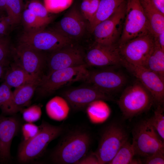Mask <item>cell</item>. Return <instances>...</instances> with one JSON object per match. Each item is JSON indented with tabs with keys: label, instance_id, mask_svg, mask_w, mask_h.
Returning a JSON list of instances; mask_svg holds the SVG:
<instances>
[{
	"label": "cell",
	"instance_id": "cell-1",
	"mask_svg": "<svg viewBox=\"0 0 164 164\" xmlns=\"http://www.w3.org/2000/svg\"><path fill=\"white\" fill-rule=\"evenodd\" d=\"M91 140L90 134L86 131H70L60 140L51 153V159L56 163L76 164L88 153Z\"/></svg>",
	"mask_w": 164,
	"mask_h": 164
},
{
	"label": "cell",
	"instance_id": "cell-2",
	"mask_svg": "<svg viewBox=\"0 0 164 164\" xmlns=\"http://www.w3.org/2000/svg\"><path fill=\"white\" fill-rule=\"evenodd\" d=\"M38 133L32 138L21 142L19 148L17 158L21 163L30 162L41 156L53 140L63 134L62 125H54L42 121Z\"/></svg>",
	"mask_w": 164,
	"mask_h": 164
},
{
	"label": "cell",
	"instance_id": "cell-3",
	"mask_svg": "<svg viewBox=\"0 0 164 164\" xmlns=\"http://www.w3.org/2000/svg\"><path fill=\"white\" fill-rule=\"evenodd\" d=\"M87 65L54 70L42 77L36 89L38 94L44 97L74 82L86 81L90 73Z\"/></svg>",
	"mask_w": 164,
	"mask_h": 164
},
{
	"label": "cell",
	"instance_id": "cell-4",
	"mask_svg": "<svg viewBox=\"0 0 164 164\" xmlns=\"http://www.w3.org/2000/svg\"><path fill=\"white\" fill-rule=\"evenodd\" d=\"M149 33H151L150 25L141 0H128L118 45Z\"/></svg>",
	"mask_w": 164,
	"mask_h": 164
},
{
	"label": "cell",
	"instance_id": "cell-5",
	"mask_svg": "<svg viewBox=\"0 0 164 164\" xmlns=\"http://www.w3.org/2000/svg\"><path fill=\"white\" fill-rule=\"evenodd\" d=\"M154 103L150 93L138 80L124 91L118 101L123 116L128 118L148 110Z\"/></svg>",
	"mask_w": 164,
	"mask_h": 164
},
{
	"label": "cell",
	"instance_id": "cell-6",
	"mask_svg": "<svg viewBox=\"0 0 164 164\" xmlns=\"http://www.w3.org/2000/svg\"><path fill=\"white\" fill-rule=\"evenodd\" d=\"M132 135V144L135 156L144 158L157 153H164V141L148 119L137 124Z\"/></svg>",
	"mask_w": 164,
	"mask_h": 164
},
{
	"label": "cell",
	"instance_id": "cell-7",
	"mask_svg": "<svg viewBox=\"0 0 164 164\" xmlns=\"http://www.w3.org/2000/svg\"><path fill=\"white\" fill-rule=\"evenodd\" d=\"M128 134L121 125L113 122L108 125L101 134L94 153L100 164H109L121 147L128 141Z\"/></svg>",
	"mask_w": 164,
	"mask_h": 164
},
{
	"label": "cell",
	"instance_id": "cell-8",
	"mask_svg": "<svg viewBox=\"0 0 164 164\" xmlns=\"http://www.w3.org/2000/svg\"><path fill=\"white\" fill-rule=\"evenodd\" d=\"M73 42L53 29L48 30L44 29L30 32H23L19 38V43L39 51L50 53Z\"/></svg>",
	"mask_w": 164,
	"mask_h": 164
},
{
	"label": "cell",
	"instance_id": "cell-9",
	"mask_svg": "<svg viewBox=\"0 0 164 164\" xmlns=\"http://www.w3.org/2000/svg\"><path fill=\"white\" fill-rule=\"evenodd\" d=\"M126 2L124 1L108 18L97 24L92 32L95 43L104 45L118 44L124 19Z\"/></svg>",
	"mask_w": 164,
	"mask_h": 164
},
{
	"label": "cell",
	"instance_id": "cell-10",
	"mask_svg": "<svg viewBox=\"0 0 164 164\" xmlns=\"http://www.w3.org/2000/svg\"><path fill=\"white\" fill-rule=\"evenodd\" d=\"M154 46V37L151 33L133 39L118 46L123 59L133 64L144 66Z\"/></svg>",
	"mask_w": 164,
	"mask_h": 164
},
{
	"label": "cell",
	"instance_id": "cell-11",
	"mask_svg": "<svg viewBox=\"0 0 164 164\" xmlns=\"http://www.w3.org/2000/svg\"><path fill=\"white\" fill-rule=\"evenodd\" d=\"M121 65L133 75L149 91L154 102L161 106L164 101V80L145 67L129 63L122 58Z\"/></svg>",
	"mask_w": 164,
	"mask_h": 164
},
{
	"label": "cell",
	"instance_id": "cell-12",
	"mask_svg": "<svg viewBox=\"0 0 164 164\" xmlns=\"http://www.w3.org/2000/svg\"><path fill=\"white\" fill-rule=\"evenodd\" d=\"M82 48L73 42L50 53L48 59L49 73L86 64Z\"/></svg>",
	"mask_w": 164,
	"mask_h": 164
},
{
	"label": "cell",
	"instance_id": "cell-13",
	"mask_svg": "<svg viewBox=\"0 0 164 164\" xmlns=\"http://www.w3.org/2000/svg\"><path fill=\"white\" fill-rule=\"evenodd\" d=\"M82 86L67 89L62 96L75 111L80 110L87 107L91 102L97 100L112 101L111 95L106 94L92 85Z\"/></svg>",
	"mask_w": 164,
	"mask_h": 164
},
{
	"label": "cell",
	"instance_id": "cell-14",
	"mask_svg": "<svg viewBox=\"0 0 164 164\" xmlns=\"http://www.w3.org/2000/svg\"><path fill=\"white\" fill-rule=\"evenodd\" d=\"M15 52V62L31 76L41 78L46 60L44 52L21 43H19Z\"/></svg>",
	"mask_w": 164,
	"mask_h": 164
},
{
	"label": "cell",
	"instance_id": "cell-15",
	"mask_svg": "<svg viewBox=\"0 0 164 164\" xmlns=\"http://www.w3.org/2000/svg\"><path fill=\"white\" fill-rule=\"evenodd\" d=\"M88 26V22L80 11L73 7L66 13L53 29L73 42L84 35Z\"/></svg>",
	"mask_w": 164,
	"mask_h": 164
},
{
	"label": "cell",
	"instance_id": "cell-16",
	"mask_svg": "<svg viewBox=\"0 0 164 164\" xmlns=\"http://www.w3.org/2000/svg\"><path fill=\"white\" fill-rule=\"evenodd\" d=\"M122 57L118 44L104 45L95 43L85 53L86 64L98 67L121 64Z\"/></svg>",
	"mask_w": 164,
	"mask_h": 164
},
{
	"label": "cell",
	"instance_id": "cell-17",
	"mask_svg": "<svg viewBox=\"0 0 164 164\" xmlns=\"http://www.w3.org/2000/svg\"><path fill=\"white\" fill-rule=\"evenodd\" d=\"M108 94H111L123 87L126 82L125 76L121 73L111 70L90 71L85 81Z\"/></svg>",
	"mask_w": 164,
	"mask_h": 164
},
{
	"label": "cell",
	"instance_id": "cell-18",
	"mask_svg": "<svg viewBox=\"0 0 164 164\" xmlns=\"http://www.w3.org/2000/svg\"><path fill=\"white\" fill-rule=\"evenodd\" d=\"M21 123L18 117L0 114L1 163L9 162L11 159L10 148L13 138L19 131Z\"/></svg>",
	"mask_w": 164,
	"mask_h": 164
},
{
	"label": "cell",
	"instance_id": "cell-19",
	"mask_svg": "<svg viewBox=\"0 0 164 164\" xmlns=\"http://www.w3.org/2000/svg\"><path fill=\"white\" fill-rule=\"evenodd\" d=\"M40 79L29 81L15 88L13 92L14 102L19 111H21L24 107L29 106Z\"/></svg>",
	"mask_w": 164,
	"mask_h": 164
},
{
	"label": "cell",
	"instance_id": "cell-20",
	"mask_svg": "<svg viewBox=\"0 0 164 164\" xmlns=\"http://www.w3.org/2000/svg\"><path fill=\"white\" fill-rule=\"evenodd\" d=\"M141 2L149 22L151 33L154 36H156L164 31V14L155 6L151 0L147 2L141 1Z\"/></svg>",
	"mask_w": 164,
	"mask_h": 164
},
{
	"label": "cell",
	"instance_id": "cell-21",
	"mask_svg": "<svg viewBox=\"0 0 164 164\" xmlns=\"http://www.w3.org/2000/svg\"><path fill=\"white\" fill-rule=\"evenodd\" d=\"M124 1V0H100L95 14L88 24V29L92 33L95 26L112 15Z\"/></svg>",
	"mask_w": 164,
	"mask_h": 164
},
{
	"label": "cell",
	"instance_id": "cell-22",
	"mask_svg": "<svg viewBox=\"0 0 164 164\" xmlns=\"http://www.w3.org/2000/svg\"><path fill=\"white\" fill-rule=\"evenodd\" d=\"M70 107L69 103L63 97L56 96L47 102L46 111L48 116L51 119L60 121L67 118Z\"/></svg>",
	"mask_w": 164,
	"mask_h": 164
},
{
	"label": "cell",
	"instance_id": "cell-23",
	"mask_svg": "<svg viewBox=\"0 0 164 164\" xmlns=\"http://www.w3.org/2000/svg\"><path fill=\"white\" fill-rule=\"evenodd\" d=\"M4 77V82L11 88H15L32 80L40 79L30 75L15 62L5 71Z\"/></svg>",
	"mask_w": 164,
	"mask_h": 164
},
{
	"label": "cell",
	"instance_id": "cell-24",
	"mask_svg": "<svg viewBox=\"0 0 164 164\" xmlns=\"http://www.w3.org/2000/svg\"><path fill=\"white\" fill-rule=\"evenodd\" d=\"M87 115L92 123L97 124L103 122L109 116L110 109L104 101H95L86 107Z\"/></svg>",
	"mask_w": 164,
	"mask_h": 164
},
{
	"label": "cell",
	"instance_id": "cell-25",
	"mask_svg": "<svg viewBox=\"0 0 164 164\" xmlns=\"http://www.w3.org/2000/svg\"><path fill=\"white\" fill-rule=\"evenodd\" d=\"M144 67L164 80V50L155 41L153 50Z\"/></svg>",
	"mask_w": 164,
	"mask_h": 164
},
{
	"label": "cell",
	"instance_id": "cell-26",
	"mask_svg": "<svg viewBox=\"0 0 164 164\" xmlns=\"http://www.w3.org/2000/svg\"><path fill=\"white\" fill-rule=\"evenodd\" d=\"M0 109L1 114L15 115L19 111L15 106L11 88L4 82L0 85Z\"/></svg>",
	"mask_w": 164,
	"mask_h": 164
},
{
	"label": "cell",
	"instance_id": "cell-27",
	"mask_svg": "<svg viewBox=\"0 0 164 164\" xmlns=\"http://www.w3.org/2000/svg\"><path fill=\"white\" fill-rule=\"evenodd\" d=\"M135 156L132 144L128 141L120 149L109 164H142L140 160L134 158Z\"/></svg>",
	"mask_w": 164,
	"mask_h": 164
},
{
	"label": "cell",
	"instance_id": "cell-28",
	"mask_svg": "<svg viewBox=\"0 0 164 164\" xmlns=\"http://www.w3.org/2000/svg\"><path fill=\"white\" fill-rule=\"evenodd\" d=\"M23 9L22 0H6V16L12 26L18 24L20 22Z\"/></svg>",
	"mask_w": 164,
	"mask_h": 164
},
{
	"label": "cell",
	"instance_id": "cell-29",
	"mask_svg": "<svg viewBox=\"0 0 164 164\" xmlns=\"http://www.w3.org/2000/svg\"><path fill=\"white\" fill-rule=\"evenodd\" d=\"M21 21L24 28V32H32L44 29L45 27L38 19L34 14L27 8L24 9Z\"/></svg>",
	"mask_w": 164,
	"mask_h": 164
},
{
	"label": "cell",
	"instance_id": "cell-30",
	"mask_svg": "<svg viewBox=\"0 0 164 164\" xmlns=\"http://www.w3.org/2000/svg\"><path fill=\"white\" fill-rule=\"evenodd\" d=\"M27 8L31 11L45 27L50 23L52 18L44 5L38 0H31L27 4Z\"/></svg>",
	"mask_w": 164,
	"mask_h": 164
},
{
	"label": "cell",
	"instance_id": "cell-31",
	"mask_svg": "<svg viewBox=\"0 0 164 164\" xmlns=\"http://www.w3.org/2000/svg\"><path fill=\"white\" fill-rule=\"evenodd\" d=\"M12 50L8 35H0V64L6 67L9 64Z\"/></svg>",
	"mask_w": 164,
	"mask_h": 164
},
{
	"label": "cell",
	"instance_id": "cell-32",
	"mask_svg": "<svg viewBox=\"0 0 164 164\" xmlns=\"http://www.w3.org/2000/svg\"><path fill=\"white\" fill-rule=\"evenodd\" d=\"M148 120L161 138L164 141V114L161 106L158 105L153 116Z\"/></svg>",
	"mask_w": 164,
	"mask_h": 164
},
{
	"label": "cell",
	"instance_id": "cell-33",
	"mask_svg": "<svg viewBox=\"0 0 164 164\" xmlns=\"http://www.w3.org/2000/svg\"><path fill=\"white\" fill-rule=\"evenodd\" d=\"M100 0H83L80 6V12L87 21H91L97 10Z\"/></svg>",
	"mask_w": 164,
	"mask_h": 164
},
{
	"label": "cell",
	"instance_id": "cell-34",
	"mask_svg": "<svg viewBox=\"0 0 164 164\" xmlns=\"http://www.w3.org/2000/svg\"><path fill=\"white\" fill-rule=\"evenodd\" d=\"M44 5L49 12L58 13L69 8L73 0H43Z\"/></svg>",
	"mask_w": 164,
	"mask_h": 164
},
{
	"label": "cell",
	"instance_id": "cell-35",
	"mask_svg": "<svg viewBox=\"0 0 164 164\" xmlns=\"http://www.w3.org/2000/svg\"><path fill=\"white\" fill-rule=\"evenodd\" d=\"M24 120L27 122L33 123L39 120L42 115L40 106L33 105L23 109L21 111Z\"/></svg>",
	"mask_w": 164,
	"mask_h": 164
},
{
	"label": "cell",
	"instance_id": "cell-36",
	"mask_svg": "<svg viewBox=\"0 0 164 164\" xmlns=\"http://www.w3.org/2000/svg\"><path fill=\"white\" fill-rule=\"evenodd\" d=\"M39 127L33 123L27 122L21 127L22 140L21 142H24L34 137L38 132Z\"/></svg>",
	"mask_w": 164,
	"mask_h": 164
},
{
	"label": "cell",
	"instance_id": "cell-37",
	"mask_svg": "<svg viewBox=\"0 0 164 164\" xmlns=\"http://www.w3.org/2000/svg\"><path fill=\"white\" fill-rule=\"evenodd\" d=\"M142 163L145 164H164V153H157L144 157Z\"/></svg>",
	"mask_w": 164,
	"mask_h": 164
},
{
	"label": "cell",
	"instance_id": "cell-38",
	"mask_svg": "<svg viewBox=\"0 0 164 164\" xmlns=\"http://www.w3.org/2000/svg\"><path fill=\"white\" fill-rule=\"evenodd\" d=\"M76 164H100L94 152L87 153L80 159Z\"/></svg>",
	"mask_w": 164,
	"mask_h": 164
},
{
	"label": "cell",
	"instance_id": "cell-39",
	"mask_svg": "<svg viewBox=\"0 0 164 164\" xmlns=\"http://www.w3.org/2000/svg\"><path fill=\"white\" fill-rule=\"evenodd\" d=\"M11 26L7 16L3 17L0 20V35H8Z\"/></svg>",
	"mask_w": 164,
	"mask_h": 164
},
{
	"label": "cell",
	"instance_id": "cell-40",
	"mask_svg": "<svg viewBox=\"0 0 164 164\" xmlns=\"http://www.w3.org/2000/svg\"><path fill=\"white\" fill-rule=\"evenodd\" d=\"M154 37L155 42L164 50V31Z\"/></svg>",
	"mask_w": 164,
	"mask_h": 164
},
{
	"label": "cell",
	"instance_id": "cell-41",
	"mask_svg": "<svg viewBox=\"0 0 164 164\" xmlns=\"http://www.w3.org/2000/svg\"><path fill=\"white\" fill-rule=\"evenodd\" d=\"M155 6L164 14V0H151Z\"/></svg>",
	"mask_w": 164,
	"mask_h": 164
},
{
	"label": "cell",
	"instance_id": "cell-42",
	"mask_svg": "<svg viewBox=\"0 0 164 164\" xmlns=\"http://www.w3.org/2000/svg\"><path fill=\"white\" fill-rule=\"evenodd\" d=\"M6 0H0V15L2 16L3 15V13L5 12Z\"/></svg>",
	"mask_w": 164,
	"mask_h": 164
},
{
	"label": "cell",
	"instance_id": "cell-43",
	"mask_svg": "<svg viewBox=\"0 0 164 164\" xmlns=\"http://www.w3.org/2000/svg\"><path fill=\"white\" fill-rule=\"evenodd\" d=\"M6 67L0 64V79L4 77L5 73Z\"/></svg>",
	"mask_w": 164,
	"mask_h": 164
},
{
	"label": "cell",
	"instance_id": "cell-44",
	"mask_svg": "<svg viewBox=\"0 0 164 164\" xmlns=\"http://www.w3.org/2000/svg\"><path fill=\"white\" fill-rule=\"evenodd\" d=\"M150 0H141V1H144V2L148 1H150Z\"/></svg>",
	"mask_w": 164,
	"mask_h": 164
},
{
	"label": "cell",
	"instance_id": "cell-45",
	"mask_svg": "<svg viewBox=\"0 0 164 164\" xmlns=\"http://www.w3.org/2000/svg\"><path fill=\"white\" fill-rule=\"evenodd\" d=\"M3 17H2L0 15V20Z\"/></svg>",
	"mask_w": 164,
	"mask_h": 164
},
{
	"label": "cell",
	"instance_id": "cell-46",
	"mask_svg": "<svg viewBox=\"0 0 164 164\" xmlns=\"http://www.w3.org/2000/svg\"><path fill=\"white\" fill-rule=\"evenodd\" d=\"M0 163H1V159H0Z\"/></svg>",
	"mask_w": 164,
	"mask_h": 164
},
{
	"label": "cell",
	"instance_id": "cell-47",
	"mask_svg": "<svg viewBox=\"0 0 164 164\" xmlns=\"http://www.w3.org/2000/svg\"><path fill=\"white\" fill-rule=\"evenodd\" d=\"M22 0V1H23V0Z\"/></svg>",
	"mask_w": 164,
	"mask_h": 164
}]
</instances>
